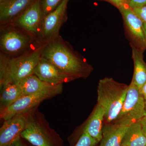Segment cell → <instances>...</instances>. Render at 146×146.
I'll list each match as a JSON object with an SVG mask.
<instances>
[{"label": "cell", "mask_w": 146, "mask_h": 146, "mask_svg": "<svg viewBox=\"0 0 146 146\" xmlns=\"http://www.w3.org/2000/svg\"><path fill=\"white\" fill-rule=\"evenodd\" d=\"M42 57L55 65L72 81L87 78L94 71L86 58L60 35L45 44Z\"/></svg>", "instance_id": "obj_1"}, {"label": "cell", "mask_w": 146, "mask_h": 146, "mask_svg": "<svg viewBox=\"0 0 146 146\" xmlns=\"http://www.w3.org/2000/svg\"><path fill=\"white\" fill-rule=\"evenodd\" d=\"M45 44H41L23 54L9 57L0 52V87L18 84L33 74L42 57Z\"/></svg>", "instance_id": "obj_2"}, {"label": "cell", "mask_w": 146, "mask_h": 146, "mask_svg": "<svg viewBox=\"0 0 146 146\" xmlns=\"http://www.w3.org/2000/svg\"><path fill=\"white\" fill-rule=\"evenodd\" d=\"M129 85L115 81L112 78L106 77L99 82L98 104L104 111V119L108 123L114 122L123 104Z\"/></svg>", "instance_id": "obj_3"}, {"label": "cell", "mask_w": 146, "mask_h": 146, "mask_svg": "<svg viewBox=\"0 0 146 146\" xmlns=\"http://www.w3.org/2000/svg\"><path fill=\"white\" fill-rule=\"evenodd\" d=\"M41 45L28 34L11 24L0 26V52L18 56Z\"/></svg>", "instance_id": "obj_4"}, {"label": "cell", "mask_w": 146, "mask_h": 146, "mask_svg": "<svg viewBox=\"0 0 146 146\" xmlns=\"http://www.w3.org/2000/svg\"><path fill=\"white\" fill-rule=\"evenodd\" d=\"M145 114V100L138 86L131 82L122 107L112 123L129 127L143 118Z\"/></svg>", "instance_id": "obj_5"}, {"label": "cell", "mask_w": 146, "mask_h": 146, "mask_svg": "<svg viewBox=\"0 0 146 146\" xmlns=\"http://www.w3.org/2000/svg\"><path fill=\"white\" fill-rule=\"evenodd\" d=\"M33 110L29 114L26 126L21 133V138L35 146H63L60 136L41 120H37L34 117Z\"/></svg>", "instance_id": "obj_6"}, {"label": "cell", "mask_w": 146, "mask_h": 146, "mask_svg": "<svg viewBox=\"0 0 146 146\" xmlns=\"http://www.w3.org/2000/svg\"><path fill=\"white\" fill-rule=\"evenodd\" d=\"M44 18L40 1L35 0L28 9L10 24L23 31L40 44Z\"/></svg>", "instance_id": "obj_7"}, {"label": "cell", "mask_w": 146, "mask_h": 146, "mask_svg": "<svg viewBox=\"0 0 146 146\" xmlns=\"http://www.w3.org/2000/svg\"><path fill=\"white\" fill-rule=\"evenodd\" d=\"M62 91L63 87L22 97L10 106L1 109V119L5 121L15 115L29 112L43 101L60 94Z\"/></svg>", "instance_id": "obj_8"}, {"label": "cell", "mask_w": 146, "mask_h": 146, "mask_svg": "<svg viewBox=\"0 0 146 146\" xmlns=\"http://www.w3.org/2000/svg\"><path fill=\"white\" fill-rule=\"evenodd\" d=\"M69 1L63 0L57 8L44 17L40 38L41 44H46L60 36V29L68 20Z\"/></svg>", "instance_id": "obj_9"}, {"label": "cell", "mask_w": 146, "mask_h": 146, "mask_svg": "<svg viewBox=\"0 0 146 146\" xmlns=\"http://www.w3.org/2000/svg\"><path fill=\"white\" fill-rule=\"evenodd\" d=\"M122 16L131 46L143 51L146 50V39L144 23L128 5L119 9Z\"/></svg>", "instance_id": "obj_10"}, {"label": "cell", "mask_w": 146, "mask_h": 146, "mask_svg": "<svg viewBox=\"0 0 146 146\" xmlns=\"http://www.w3.org/2000/svg\"><path fill=\"white\" fill-rule=\"evenodd\" d=\"M30 111L4 121L0 129V146H10L13 141L21 137L26 126Z\"/></svg>", "instance_id": "obj_11"}, {"label": "cell", "mask_w": 146, "mask_h": 146, "mask_svg": "<svg viewBox=\"0 0 146 146\" xmlns=\"http://www.w3.org/2000/svg\"><path fill=\"white\" fill-rule=\"evenodd\" d=\"M33 74L42 81L52 85L63 84L72 81L55 65L42 57L35 67Z\"/></svg>", "instance_id": "obj_12"}, {"label": "cell", "mask_w": 146, "mask_h": 146, "mask_svg": "<svg viewBox=\"0 0 146 146\" xmlns=\"http://www.w3.org/2000/svg\"><path fill=\"white\" fill-rule=\"evenodd\" d=\"M35 0H4L0 2V26L10 24Z\"/></svg>", "instance_id": "obj_13"}, {"label": "cell", "mask_w": 146, "mask_h": 146, "mask_svg": "<svg viewBox=\"0 0 146 146\" xmlns=\"http://www.w3.org/2000/svg\"><path fill=\"white\" fill-rule=\"evenodd\" d=\"M104 111L97 104L84 128L83 132L87 133L99 143L103 137V121Z\"/></svg>", "instance_id": "obj_14"}, {"label": "cell", "mask_w": 146, "mask_h": 146, "mask_svg": "<svg viewBox=\"0 0 146 146\" xmlns=\"http://www.w3.org/2000/svg\"><path fill=\"white\" fill-rule=\"evenodd\" d=\"M18 84L22 89L23 96L63 87V84L52 85L42 81L34 74L27 77Z\"/></svg>", "instance_id": "obj_15"}, {"label": "cell", "mask_w": 146, "mask_h": 146, "mask_svg": "<svg viewBox=\"0 0 146 146\" xmlns=\"http://www.w3.org/2000/svg\"><path fill=\"white\" fill-rule=\"evenodd\" d=\"M128 127L113 123L105 126L99 146H121Z\"/></svg>", "instance_id": "obj_16"}, {"label": "cell", "mask_w": 146, "mask_h": 146, "mask_svg": "<svg viewBox=\"0 0 146 146\" xmlns=\"http://www.w3.org/2000/svg\"><path fill=\"white\" fill-rule=\"evenodd\" d=\"M131 48L134 70L131 82L139 89L146 82V63L144 60V52L135 47L131 46Z\"/></svg>", "instance_id": "obj_17"}, {"label": "cell", "mask_w": 146, "mask_h": 146, "mask_svg": "<svg viewBox=\"0 0 146 146\" xmlns=\"http://www.w3.org/2000/svg\"><path fill=\"white\" fill-rule=\"evenodd\" d=\"M1 109L10 106L23 96V91L19 84H8L0 87Z\"/></svg>", "instance_id": "obj_18"}, {"label": "cell", "mask_w": 146, "mask_h": 146, "mask_svg": "<svg viewBox=\"0 0 146 146\" xmlns=\"http://www.w3.org/2000/svg\"><path fill=\"white\" fill-rule=\"evenodd\" d=\"M121 145L127 146H146V136L139 121L129 127Z\"/></svg>", "instance_id": "obj_19"}, {"label": "cell", "mask_w": 146, "mask_h": 146, "mask_svg": "<svg viewBox=\"0 0 146 146\" xmlns=\"http://www.w3.org/2000/svg\"><path fill=\"white\" fill-rule=\"evenodd\" d=\"M44 17L57 8L63 0H39Z\"/></svg>", "instance_id": "obj_20"}, {"label": "cell", "mask_w": 146, "mask_h": 146, "mask_svg": "<svg viewBox=\"0 0 146 146\" xmlns=\"http://www.w3.org/2000/svg\"><path fill=\"white\" fill-rule=\"evenodd\" d=\"M99 142L87 133L82 132L74 146H96Z\"/></svg>", "instance_id": "obj_21"}, {"label": "cell", "mask_w": 146, "mask_h": 146, "mask_svg": "<svg viewBox=\"0 0 146 146\" xmlns=\"http://www.w3.org/2000/svg\"><path fill=\"white\" fill-rule=\"evenodd\" d=\"M132 9L134 13L140 18L143 23L146 24V5Z\"/></svg>", "instance_id": "obj_22"}, {"label": "cell", "mask_w": 146, "mask_h": 146, "mask_svg": "<svg viewBox=\"0 0 146 146\" xmlns=\"http://www.w3.org/2000/svg\"><path fill=\"white\" fill-rule=\"evenodd\" d=\"M98 1H105L110 3L112 5L115 6L118 9L120 7L125 5H127L129 0H98Z\"/></svg>", "instance_id": "obj_23"}, {"label": "cell", "mask_w": 146, "mask_h": 146, "mask_svg": "<svg viewBox=\"0 0 146 146\" xmlns=\"http://www.w3.org/2000/svg\"><path fill=\"white\" fill-rule=\"evenodd\" d=\"M127 5L131 9L141 7L146 5V0H129Z\"/></svg>", "instance_id": "obj_24"}, {"label": "cell", "mask_w": 146, "mask_h": 146, "mask_svg": "<svg viewBox=\"0 0 146 146\" xmlns=\"http://www.w3.org/2000/svg\"><path fill=\"white\" fill-rule=\"evenodd\" d=\"M10 146H27L21 140V137H19L13 141Z\"/></svg>", "instance_id": "obj_25"}, {"label": "cell", "mask_w": 146, "mask_h": 146, "mask_svg": "<svg viewBox=\"0 0 146 146\" xmlns=\"http://www.w3.org/2000/svg\"><path fill=\"white\" fill-rule=\"evenodd\" d=\"M142 127V130L146 136V117H144L139 121Z\"/></svg>", "instance_id": "obj_26"}, {"label": "cell", "mask_w": 146, "mask_h": 146, "mask_svg": "<svg viewBox=\"0 0 146 146\" xmlns=\"http://www.w3.org/2000/svg\"><path fill=\"white\" fill-rule=\"evenodd\" d=\"M140 94L143 97L145 101L146 100V82L141 88H139Z\"/></svg>", "instance_id": "obj_27"}, {"label": "cell", "mask_w": 146, "mask_h": 146, "mask_svg": "<svg viewBox=\"0 0 146 146\" xmlns=\"http://www.w3.org/2000/svg\"><path fill=\"white\" fill-rule=\"evenodd\" d=\"M144 29L146 39V24L145 23H144Z\"/></svg>", "instance_id": "obj_28"}, {"label": "cell", "mask_w": 146, "mask_h": 146, "mask_svg": "<svg viewBox=\"0 0 146 146\" xmlns=\"http://www.w3.org/2000/svg\"><path fill=\"white\" fill-rule=\"evenodd\" d=\"M146 117V100L145 101V117Z\"/></svg>", "instance_id": "obj_29"}, {"label": "cell", "mask_w": 146, "mask_h": 146, "mask_svg": "<svg viewBox=\"0 0 146 146\" xmlns=\"http://www.w3.org/2000/svg\"><path fill=\"white\" fill-rule=\"evenodd\" d=\"M4 1V0H0V2L1 1Z\"/></svg>", "instance_id": "obj_30"}, {"label": "cell", "mask_w": 146, "mask_h": 146, "mask_svg": "<svg viewBox=\"0 0 146 146\" xmlns=\"http://www.w3.org/2000/svg\"><path fill=\"white\" fill-rule=\"evenodd\" d=\"M121 146H127L126 145H121Z\"/></svg>", "instance_id": "obj_31"}, {"label": "cell", "mask_w": 146, "mask_h": 146, "mask_svg": "<svg viewBox=\"0 0 146 146\" xmlns=\"http://www.w3.org/2000/svg\"></svg>", "instance_id": "obj_32"}]
</instances>
